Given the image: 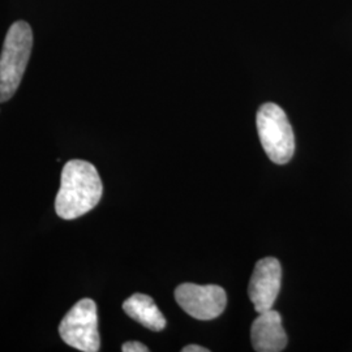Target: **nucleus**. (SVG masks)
<instances>
[{"label":"nucleus","instance_id":"4","mask_svg":"<svg viewBox=\"0 0 352 352\" xmlns=\"http://www.w3.org/2000/svg\"><path fill=\"white\" fill-rule=\"evenodd\" d=\"M59 334L62 340L76 350L84 352L100 351L101 340L98 333L97 304L91 299H82L64 316Z\"/></svg>","mask_w":352,"mask_h":352},{"label":"nucleus","instance_id":"10","mask_svg":"<svg viewBox=\"0 0 352 352\" xmlns=\"http://www.w3.org/2000/svg\"><path fill=\"white\" fill-rule=\"evenodd\" d=\"M183 352H209L208 349H204L201 346H197V344H189L186 346L183 350Z\"/></svg>","mask_w":352,"mask_h":352},{"label":"nucleus","instance_id":"3","mask_svg":"<svg viewBox=\"0 0 352 352\" xmlns=\"http://www.w3.org/2000/svg\"><path fill=\"white\" fill-rule=\"evenodd\" d=\"M256 126L270 161L287 164L295 151V136L286 113L276 103H265L257 111Z\"/></svg>","mask_w":352,"mask_h":352},{"label":"nucleus","instance_id":"2","mask_svg":"<svg viewBox=\"0 0 352 352\" xmlns=\"http://www.w3.org/2000/svg\"><path fill=\"white\" fill-rule=\"evenodd\" d=\"M32 47V28L23 20L16 21L8 29L0 55V103L10 101L20 87Z\"/></svg>","mask_w":352,"mask_h":352},{"label":"nucleus","instance_id":"7","mask_svg":"<svg viewBox=\"0 0 352 352\" xmlns=\"http://www.w3.org/2000/svg\"><path fill=\"white\" fill-rule=\"evenodd\" d=\"M251 327L252 346L257 352L283 351L287 336L282 325V317L273 308L258 314Z\"/></svg>","mask_w":352,"mask_h":352},{"label":"nucleus","instance_id":"1","mask_svg":"<svg viewBox=\"0 0 352 352\" xmlns=\"http://www.w3.org/2000/svg\"><path fill=\"white\" fill-rule=\"evenodd\" d=\"M103 186L97 168L87 161L72 160L64 164L55 210L65 221L82 217L101 201Z\"/></svg>","mask_w":352,"mask_h":352},{"label":"nucleus","instance_id":"6","mask_svg":"<svg viewBox=\"0 0 352 352\" xmlns=\"http://www.w3.org/2000/svg\"><path fill=\"white\" fill-rule=\"evenodd\" d=\"M282 283V267L274 257L260 260L250 280V299L257 314L269 311L277 300Z\"/></svg>","mask_w":352,"mask_h":352},{"label":"nucleus","instance_id":"9","mask_svg":"<svg viewBox=\"0 0 352 352\" xmlns=\"http://www.w3.org/2000/svg\"><path fill=\"white\" fill-rule=\"evenodd\" d=\"M123 352H149V349L140 342H126L122 347Z\"/></svg>","mask_w":352,"mask_h":352},{"label":"nucleus","instance_id":"8","mask_svg":"<svg viewBox=\"0 0 352 352\" xmlns=\"http://www.w3.org/2000/svg\"><path fill=\"white\" fill-rule=\"evenodd\" d=\"M126 315L151 331H161L166 327V318L151 296L133 294L123 302Z\"/></svg>","mask_w":352,"mask_h":352},{"label":"nucleus","instance_id":"5","mask_svg":"<svg viewBox=\"0 0 352 352\" xmlns=\"http://www.w3.org/2000/svg\"><path fill=\"white\" fill-rule=\"evenodd\" d=\"M175 299L186 314L204 321L222 315L227 304L226 291L217 285L183 283L176 287Z\"/></svg>","mask_w":352,"mask_h":352}]
</instances>
